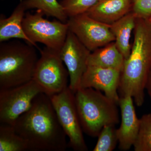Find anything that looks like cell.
Masks as SVG:
<instances>
[{"mask_svg":"<svg viewBox=\"0 0 151 151\" xmlns=\"http://www.w3.org/2000/svg\"><path fill=\"white\" fill-rule=\"evenodd\" d=\"M16 132L27 144L28 151H65L66 136L60 124L50 97L37 95L28 111L17 119Z\"/></svg>","mask_w":151,"mask_h":151,"instance_id":"obj_1","label":"cell"},{"mask_svg":"<svg viewBox=\"0 0 151 151\" xmlns=\"http://www.w3.org/2000/svg\"><path fill=\"white\" fill-rule=\"evenodd\" d=\"M131 53L121 72L120 97L131 96L138 107L145 102L146 84L151 70V22L137 18Z\"/></svg>","mask_w":151,"mask_h":151,"instance_id":"obj_2","label":"cell"},{"mask_svg":"<svg viewBox=\"0 0 151 151\" xmlns=\"http://www.w3.org/2000/svg\"><path fill=\"white\" fill-rule=\"evenodd\" d=\"M74 100L82 130L88 136L98 137L106 125L119 124V105L101 91L80 88L74 93Z\"/></svg>","mask_w":151,"mask_h":151,"instance_id":"obj_3","label":"cell"},{"mask_svg":"<svg viewBox=\"0 0 151 151\" xmlns=\"http://www.w3.org/2000/svg\"><path fill=\"white\" fill-rule=\"evenodd\" d=\"M10 40L0 45V89L32 80L38 60L35 46L26 42Z\"/></svg>","mask_w":151,"mask_h":151,"instance_id":"obj_4","label":"cell"},{"mask_svg":"<svg viewBox=\"0 0 151 151\" xmlns=\"http://www.w3.org/2000/svg\"><path fill=\"white\" fill-rule=\"evenodd\" d=\"M40 52V56L37 63L32 80L49 96L58 94L68 87L69 78L60 51L45 46Z\"/></svg>","mask_w":151,"mask_h":151,"instance_id":"obj_5","label":"cell"},{"mask_svg":"<svg viewBox=\"0 0 151 151\" xmlns=\"http://www.w3.org/2000/svg\"><path fill=\"white\" fill-rule=\"evenodd\" d=\"M49 97L60 124L69 139L68 145L75 151L88 150L76 107L74 93L68 86Z\"/></svg>","mask_w":151,"mask_h":151,"instance_id":"obj_6","label":"cell"},{"mask_svg":"<svg viewBox=\"0 0 151 151\" xmlns=\"http://www.w3.org/2000/svg\"><path fill=\"white\" fill-rule=\"evenodd\" d=\"M42 13L27 12L23 21V27L30 40L35 44H43L46 47L59 51L65 42L69 31L67 22L50 21Z\"/></svg>","mask_w":151,"mask_h":151,"instance_id":"obj_7","label":"cell"},{"mask_svg":"<svg viewBox=\"0 0 151 151\" xmlns=\"http://www.w3.org/2000/svg\"><path fill=\"white\" fill-rule=\"evenodd\" d=\"M41 93H44L43 89L32 79L19 86L0 89V123L13 126Z\"/></svg>","mask_w":151,"mask_h":151,"instance_id":"obj_8","label":"cell"},{"mask_svg":"<svg viewBox=\"0 0 151 151\" xmlns=\"http://www.w3.org/2000/svg\"><path fill=\"white\" fill-rule=\"evenodd\" d=\"M69 30L91 52L115 41L110 25L98 21L86 13L69 18Z\"/></svg>","mask_w":151,"mask_h":151,"instance_id":"obj_9","label":"cell"},{"mask_svg":"<svg viewBox=\"0 0 151 151\" xmlns=\"http://www.w3.org/2000/svg\"><path fill=\"white\" fill-rule=\"evenodd\" d=\"M91 52L75 35L68 31L66 39L60 50V55L69 74L68 87L75 93L80 88L82 76L88 67Z\"/></svg>","mask_w":151,"mask_h":151,"instance_id":"obj_10","label":"cell"},{"mask_svg":"<svg viewBox=\"0 0 151 151\" xmlns=\"http://www.w3.org/2000/svg\"><path fill=\"white\" fill-rule=\"evenodd\" d=\"M121 72L115 69L88 65L81 78L80 88H92L103 92L119 105Z\"/></svg>","mask_w":151,"mask_h":151,"instance_id":"obj_11","label":"cell"},{"mask_svg":"<svg viewBox=\"0 0 151 151\" xmlns=\"http://www.w3.org/2000/svg\"><path fill=\"white\" fill-rule=\"evenodd\" d=\"M134 101L130 96L120 97L119 101L121 124L117 134L119 148L122 151L129 150L133 147L139 130L140 120L137 116Z\"/></svg>","mask_w":151,"mask_h":151,"instance_id":"obj_12","label":"cell"},{"mask_svg":"<svg viewBox=\"0 0 151 151\" xmlns=\"http://www.w3.org/2000/svg\"><path fill=\"white\" fill-rule=\"evenodd\" d=\"M132 0H98L86 13L89 17L111 25L131 12Z\"/></svg>","mask_w":151,"mask_h":151,"instance_id":"obj_13","label":"cell"},{"mask_svg":"<svg viewBox=\"0 0 151 151\" xmlns=\"http://www.w3.org/2000/svg\"><path fill=\"white\" fill-rule=\"evenodd\" d=\"M25 7L22 1L20 2L8 17L0 19V42L13 39L22 40L35 46L40 50L37 45L28 37L23 27V21L25 14Z\"/></svg>","mask_w":151,"mask_h":151,"instance_id":"obj_14","label":"cell"},{"mask_svg":"<svg viewBox=\"0 0 151 151\" xmlns=\"http://www.w3.org/2000/svg\"><path fill=\"white\" fill-rule=\"evenodd\" d=\"M137 17L130 12L122 18L110 25L111 32L115 38V43L125 60L129 56L132 45L131 35L134 29Z\"/></svg>","mask_w":151,"mask_h":151,"instance_id":"obj_15","label":"cell"},{"mask_svg":"<svg viewBox=\"0 0 151 151\" xmlns=\"http://www.w3.org/2000/svg\"><path fill=\"white\" fill-rule=\"evenodd\" d=\"M124 61L125 58L114 41L91 52L87 64L88 66L111 68L122 72Z\"/></svg>","mask_w":151,"mask_h":151,"instance_id":"obj_16","label":"cell"},{"mask_svg":"<svg viewBox=\"0 0 151 151\" xmlns=\"http://www.w3.org/2000/svg\"><path fill=\"white\" fill-rule=\"evenodd\" d=\"M26 141L17 133L13 126L1 124L0 151H26Z\"/></svg>","mask_w":151,"mask_h":151,"instance_id":"obj_17","label":"cell"},{"mask_svg":"<svg viewBox=\"0 0 151 151\" xmlns=\"http://www.w3.org/2000/svg\"><path fill=\"white\" fill-rule=\"evenodd\" d=\"M26 10L37 9L44 15L52 17L66 23L68 18L57 0H24L22 1Z\"/></svg>","mask_w":151,"mask_h":151,"instance_id":"obj_18","label":"cell"},{"mask_svg":"<svg viewBox=\"0 0 151 151\" xmlns=\"http://www.w3.org/2000/svg\"><path fill=\"white\" fill-rule=\"evenodd\" d=\"M139 130L133 147L135 151H151V113L141 117Z\"/></svg>","mask_w":151,"mask_h":151,"instance_id":"obj_19","label":"cell"},{"mask_svg":"<svg viewBox=\"0 0 151 151\" xmlns=\"http://www.w3.org/2000/svg\"><path fill=\"white\" fill-rule=\"evenodd\" d=\"M97 137L98 140L93 151H112L119 143L115 125L105 126Z\"/></svg>","mask_w":151,"mask_h":151,"instance_id":"obj_20","label":"cell"},{"mask_svg":"<svg viewBox=\"0 0 151 151\" xmlns=\"http://www.w3.org/2000/svg\"><path fill=\"white\" fill-rule=\"evenodd\" d=\"M98 0H63L60 2L68 17L86 13Z\"/></svg>","mask_w":151,"mask_h":151,"instance_id":"obj_21","label":"cell"},{"mask_svg":"<svg viewBox=\"0 0 151 151\" xmlns=\"http://www.w3.org/2000/svg\"><path fill=\"white\" fill-rule=\"evenodd\" d=\"M131 12L137 18L149 19L151 17V0H132Z\"/></svg>","mask_w":151,"mask_h":151,"instance_id":"obj_22","label":"cell"},{"mask_svg":"<svg viewBox=\"0 0 151 151\" xmlns=\"http://www.w3.org/2000/svg\"><path fill=\"white\" fill-rule=\"evenodd\" d=\"M145 89H147L151 101V70L146 84Z\"/></svg>","mask_w":151,"mask_h":151,"instance_id":"obj_23","label":"cell"},{"mask_svg":"<svg viewBox=\"0 0 151 151\" xmlns=\"http://www.w3.org/2000/svg\"><path fill=\"white\" fill-rule=\"evenodd\" d=\"M149 20H150V21L151 22V17L150 18V19H149Z\"/></svg>","mask_w":151,"mask_h":151,"instance_id":"obj_24","label":"cell"}]
</instances>
